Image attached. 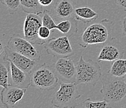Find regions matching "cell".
Masks as SVG:
<instances>
[{
  "mask_svg": "<svg viewBox=\"0 0 126 108\" xmlns=\"http://www.w3.org/2000/svg\"><path fill=\"white\" fill-rule=\"evenodd\" d=\"M113 22L107 19L91 24L84 29L79 37V44L83 48H86L92 44H100L109 42L113 38Z\"/></svg>",
  "mask_w": 126,
  "mask_h": 108,
  "instance_id": "cell-1",
  "label": "cell"
},
{
  "mask_svg": "<svg viewBox=\"0 0 126 108\" xmlns=\"http://www.w3.org/2000/svg\"><path fill=\"white\" fill-rule=\"evenodd\" d=\"M102 84L100 93L109 103H118L126 97V82L124 77H117L107 72L102 78Z\"/></svg>",
  "mask_w": 126,
  "mask_h": 108,
  "instance_id": "cell-2",
  "label": "cell"
},
{
  "mask_svg": "<svg viewBox=\"0 0 126 108\" xmlns=\"http://www.w3.org/2000/svg\"><path fill=\"white\" fill-rule=\"evenodd\" d=\"M77 76L75 83L77 85H91L95 86L102 76L101 67L92 60L86 61L81 56L76 63Z\"/></svg>",
  "mask_w": 126,
  "mask_h": 108,
  "instance_id": "cell-3",
  "label": "cell"
},
{
  "mask_svg": "<svg viewBox=\"0 0 126 108\" xmlns=\"http://www.w3.org/2000/svg\"><path fill=\"white\" fill-rule=\"evenodd\" d=\"M81 96L75 83L60 82L59 89L51 100V104L53 106L58 108H75Z\"/></svg>",
  "mask_w": 126,
  "mask_h": 108,
  "instance_id": "cell-4",
  "label": "cell"
},
{
  "mask_svg": "<svg viewBox=\"0 0 126 108\" xmlns=\"http://www.w3.org/2000/svg\"><path fill=\"white\" fill-rule=\"evenodd\" d=\"M59 81L53 68L46 63L31 73V86L44 91L54 89L59 84Z\"/></svg>",
  "mask_w": 126,
  "mask_h": 108,
  "instance_id": "cell-5",
  "label": "cell"
},
{
  "mask_svg": "<svg viewBox=\"0 0 126 108\" xmlns=\"http://www.w3.org/2000/svg\"><path fill=\"white\" fill-rule=\"evenodd\" d=\"M6 46L13 51L37 62L40 61L42 58L40 52L35 48L33 44L19 34L13 35L8 41Z\"/></svg>",
  "mask_w": 126,
  "mask_h": 108,
  "instance_id": "cell-6",
  "label": "cell"
},
{
  "mask_svg": "<svg viewBox=\"0 0 126 108\" xmlns=\"http://www.w3.org/2000/svg\"><path fill=\"white\" fill-rule=\"evenodd\" d=\"M48 54L55 58H70L75 54L71 45L68 36H62L48 39L44 44Z\"/></svg>",
  "mask_w": 126,
  "mask_h": 108,
  "instance_id": "cell-7",
  "label": "cell"
},
{
  "mask_svg": "<svg viewBox=\"0 0 126 108\" xmlns=\"http://www.w3.org/2000/svg\"><path fill=\"white\" fill-rule=\"evenodd\" d=\"M52 68L58 76L60 82H76V64L71 58H58L53 62Z\"/></svg>",
  "mask_w": 126,
  "mask_h": 108,
  "instance_id": "cell-8",
  "label": "cell"
},
{
  "mask_svg": "<svg viewBox=\"0 0 126 108\" xmlns=\"http://www.w3.org/2000/svg\"><path fill=\"white\" fill-rule=\"evenodd\" d=\"M48 8L50 14L57 24L63 20L75 19L74 0H53Z\"/></svg>",
  "mask_w": 126,
  "mask_h": 108,
  "instance_id": "cell-9",
  "label": "cell"
},
{
  "mask_svg": "<svg viewBox=\"0 0 126 108\" xmlns=\"http://www.w3.org/2000/svg\"><path fill=\"white\" fill-rule=\"evenodd\" d=\"M42 26V18L40 15L27 14L23 24V33L25 38L33 44L44 45L47 40L41 39L38 35L39 29Z\"/></svg>",
  "mask_w": 126,
  "mask_h": 108,
  "instance_id": "cell-10",
  "label": "cell"
},
{
  "mask_svg": "<svg viewBox=\"0 0 126 108\" xmlns=\"http://www.w3.org/2000/svg\"><path fill=\"white\" fill-rule=\"evenodd\" d=\"M2 59L4 62L11 61L15 65L23 71L31 74L36 66L38 62L21 54L17 53L9 48L7 46L4 48V52L1 55Z\"/></svg>",
  "mask_w": 126,
  "mask_h": 108,
  "instance_id": "cell-11",
  "label": "cell"
},
{
  "mask_svg": "<svg viewBox=\"0 0 126 108\" xmlns=\"http://www.w3.org/2000/svg\"><path fill=\"white\" fill-rule=\"evenodd\" d=\"M10 86L27 89L31 86V74L23 71L11 61H7Z\"/></svg>",
  "mask_w": 126,
  "mask_h": 108,
  "instance_id": "cell-12",
  "label": "cell"
},
{
  "mask_svg": "<svg viewBox=\"0 0 126 108\" xmlns=\"http://www.w3.org/2000/svg\"><path fill=\"white\" fill-rule=\"evenodd\" d=\"M26 89L10 86L1 91V102L7 108H14L23 97Z\"/></svg>",
  "mask_w": 126,
  "mask_h": 108,
  "instance_id": "cell-13",
  "label": "cell"
},
{
  "mask_svg": "<svg viewBox=\"0 0 126 108\" xmlns=\"http://www.w3.org/2000/svg\"><path fill=\"white\" fill-rule=\"evenodd\" d=\"M113 39V38H112ZM112 39L109 43L103 46L98 54L97 60L101 61H114L119 58H122L124 54V49L119 43H112Z\"/></svg>",
  "mask_w": 126,
  "mask_h": 108,
  "instance_id": "cell-14",
  "label": "cell"
},
{
  "mask_svg": "<svg viewBox=\"0 0 126 108\" xmlns=\"http://www.w3.org/2000/svg\"><path fill=\"white\" fill-rule=\"evenodd\" d=\"M75 20L82 22L85 24L94 21L98 18V14L90 6H82L75 8Z\"/></svg>",
  "mask_w": 126,
  "mask_h": 108,
  "instance_id": "cell-15",
  "label": "cell"
},
{
  "mask_svg": "<svg viewBox=\"0 0 126 108\" xmlns=\"http://www.w3.org/2000/svg\"><path fill=\"white\" fill-rule=\"evenodd\" d=\"M77 23L75 19L63 20L57 23V29L63 35L71 37L77 33Z\"/></svg>",
  "mask_w": 126,
  "mask_h": 108,
  "instance_id": "cell-16",
  "label": "cell"
},
{
  "mask_svg": "<svg viewBox=\"0 0 126 108\" xmlns=\"http://www.w3.org/2000/svg\"><path fill=\"white\" fill-rule=\"evenodd\" d=\"M21 7L23 11L27 14L40 15L45 9L39 2V0H20Z\"/></svg>",
  "mask_w": 126,
  "mask_h": 108,
  "instance_id": "cell-17",
  "label": "cell"
},
{
  "mask_svg": "<svg viewBox=\"0 0 126 108\" xmlns=\"http://www.w3.org/2000/svg\"><path fill=\"white\" fill-rule=\"evenodd\" d=\"M108 72L117 77H124L126 74V59L119 58L114 61Z\"/></svg>",
  "mask_w": 126,
  "mask_h": 108,
  "instance_id": "cell-18",
  "label": "cell"
},
{
  "mask_svg": "<svg viewBox=\"0 0 126 108\" xmlns=\"http://www.w3.org/2000/svg\"><path fill=\"white\" fill-rule=\"evenodd\" d=\"M109 102L107 100L93 101L90 98L85 99L82 103V106L85 108H107L110 107Z\"/></svg>",
  "mask_w": 126,
  "mask_h": 108,
  "instance_id": "cell-19",
  "label": "cell"
},
{
  "mask_svg": "<svg viewBox=\"0 0 126 108\" xmlns=\"http://www.w3.org/2000/svg\"><path fill=\"white\" fill-rule=\"evenodd\" d=\"M42 14V23L43 26L47 27L51 30L57 29V23L51 16L48 9H45Z\"/></svg>",
  "mask_w": 126,
  "mask_h": 108,
  "instance_id": "cell-20",
  "label": "cell"
},
{
  "mask_svg": "<svg viewBox=\"0 0 126 108\" xmlns=\"http://www.w3.org/2000/svg\"><path fill=\"white\" fill-rule=\"evenodd\" d=\"M0 86L3 88H7L10 86L9 84V70L8 68L3 64V62L0 63Z\"/></svg>",
  "mask_w": 126,
  "mask_h": 108,
  "instance_id": "cell-21",
  "label": "cell"
},
{
  "mask_svg": "<svg viewBox=\"0 0 126 108\" xmlns=\"http://www.w3.org/2000/svg\"><path fill=\"white\" fill-rule=\"evenodd\" d=\"M1 3L5 5L11 14L15 13L21 6L20 0H1Z\"/></svg>",
  "mask_w": 126,
  "mask_h": 108,
  "instance_id": "cell-22",
  "label": "cell"
},
{
  "mask_svg": "<svg viewBox=\"0 0 126 108\" xmlns=\"http://www.w3.org/2000/svg\"><path fill=\"white\" fill-rule=\"evenodd\" d=\"M51 29H49L48 28L42 25L39 29V37L42 39L47 40L50 36V35H51Z\"/></svg>",
  "mask_w": 126,
  "mask_h": 108,
  "instance_id": "cell-23",
  "label": "cell"
},
{
  "mask_svg": "<svg viewBox=\"0 0 126 108\" xmlns=\"http://www.w3.org/2000/svg\"><path fill=\"white\" fill-rule=\"evenodd\" d=\"M119 23L122 34L126 37V13L121 17Z\"/></svg>",
  "mask_w": 126,
  "mask_h": 108,
  "instance_id": "cell-24",
  "label": "cell"
},
{
  "mask_svg": "<svg viewBox=\"0 0 126 108\" xmlns=\"http://www.w3.org/2000/svg\"><path fill=\"white\" fill-rule=\"evenodd\" d=\"M115 3L121 10L126 11V0H115Z\"/></svg>",
  "mask_w": 126,
  "mask_h": 108,
  "instance_id": "cell-25",
  "label": "cell"
},
{
  "mask_svg": "<svg viewBox=\"0 0 126 108\" xmlns=\"http://www.w3.org/2000/svg\"><path fill=\"white\" fill-rule=\"evenodd\" d=\"M39 2L44 7H48L53 2V0H39Z\"/></svg>",
  "mask_w": 126,
  "mask_h": 108,
  "instance_id": "cell-26",
  "label": "cell"
},
{
  "mask_svg": "<svg viewBox=\"0 0 126 108\" xmlns=\"http://www.w3.org/2000/svg\"><path fill=\"white\" fill-rule=\"evenodd\" d=\"M4 46H3V43L1 42V43H0V54H1V56L2 55V54L4 52Z\"/></svg>",
  "mask_w": 126,
  "mask_h": 108,
  "instance_id": "cell-27",
  "label": "cell"
},
{
  "mask_svg": "<svg viewBox=\"0 0 126 108\" xmlns=\"http://www.w3.org/2000/svg\"><path fill=\"white\" fill-rule=\"evenodd\" d=\"M124 79H125V81H126V74L124 76Z\"/></svg>",
  "mask_w": 126,
  "mask_h": 108,
  "instance_id": "cell-28",
  "label": "cell"
}]
</instances>
